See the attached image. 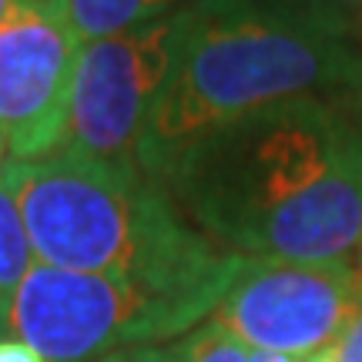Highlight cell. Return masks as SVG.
Segmentation results:
<instances>
[{
  "label": "cell",
  "instance_id": "6da1fadb",
  "mask_svg": "<svg viewBox=\"0 0 362 362\" xmlns=\"http://www.w3.org/2000/svg\"><path fill=\"white\" fill-rule=\"evenodd\" d=\"M161 185L242 259L346 262L362 238V124L332 98L272 104L188 144Z\"/></svg>",
  "mask_w": 362,
  "mask_h": 362
},
{
  "label": "cell",
  "instance_id": "7a4b0ae2",
  "mask_svg": "<svg viewBox=\"0 0 362 362\" xmlns=\"http://www.w3.org/2000/svg\"><path fill=\"white\" fill-rule=\"evenodd\" d=\"M359 84L356 27L332 13L302 0H194L181 11L141 168L161 181L171 161L208 131L272 104L356 94Z\"/></svg>",
  "mask_w": 362,
  "mask_h": 362
},
{
  "label": "cell",
  "instance_id": "3957f363",
  "mask_svg": "<svg viewBox=\"0 0 362 362\" xmlns=\"http://www.w3.org/2000/svg\"><path fill=\"white\" fill-rule=\"evenodd\" d=\"M4 178L40 265L178 285L235 279L245 262L198 232L168 188L144 171L54 151L7 161Z\"/></svg>",
  "mask_w": 362,
  "mask_h": 362
},
{
  "label": "cell",
  "instance_id": "277c9868",
  "mask_svg": "<svg viewBox=\"0 0 362 362\" xmlns=\"http://www.w3.org/2000/svg\"><path fill=\"white\" fill-rule=\"evenodd\" d=\"M232 282L161 285L34 262L13 298L7 336L27 342L44 362H98L188 336L215 315Z\"/></svg>",
  "mask_w": 362,
  "mask_h": 362
},
{
  "label": "cell",
  "instance_id": "5b68a950",
  "mask_svg": "<svg viewBox=\"0 0 362 362\" xmlns=\"http://www.w3.org/2000/svg\"><path fill=\"white\" fill-rule=\"evenodd\" d=\"M178 30L181 11L81 47L61 151L144 171L141 144L168 84Z\"/></svg>",
  "mask_w": 362,
  "mask_h": 362
},
{
  "label": "cell",
  "instance_id": "8992f818",
  "mask_svg": "<svg viewBox=\"0 0 362 362\" xmlns=\"http://www.w3.org/2000/svg\"><path fill=\"white\" fill-rule=\"evenodd\" d=\"M362 292V272L346 262H275L245 259L215 309L248 349L305 359L332 349Z\"/></svg>",
  "mask_w": 362,
  "mask_h": 362
},
{
  "label": "cell",
  "instance_id": "52a82bcc",
  "mask_svg": "<svg viewBox=\"0 0 362 362\" xmlns=\"http://www.w3.org/2000/svg\"><path fill=\"white\" fill-rule=\"evenodd\" d=\"M81 47L71 0H24L0 27V128L11 161H37L64 148Z\"/></svg>",
  "mask_w": 362,
  "mask_h": 362
},
{
  "label": "cell",
  "instance_id": "ba28073f",
  "mask_svg": "<svg viewBox=\"0 0 362 362\" xmlns=\"http://www.w3.org/2000/svg\"><path fill=\"white\" fill-rule=\"evenodd\" d=\"M34 245L27 225L21 218V208L13 198L7 178L0 175V336H7L13 298L24 285L27 272L34 269Z\"/></svg>",
  "mask_w": 362,
  "mask_h": 362
},
{
  "label": "cell",
  "instance_id": "9c48e42d",
  "mask_svg": "<svg viewBox=\"0 0 362 362\" xmlns=\"http://www.w3.org/2000/svg\"><path fill=\"white\" fill-rule=\"evenodd\" d=\"M192 4L194 0H71V24L81 44H88V40L178 13Z\"/></svg>",
  "mask_w": 362,
  "mask_h": 362
},
{
  "label": "cell",
  "instance_id": "30bf717a",
  "mask_svg": "<svg viewBox=\"0 0 362 362\" xmlns=\"http://www.w3.org/2000/svg\"><path fill=\"white\" fill-rule=\"evenodd\" d=\"M248 346L242 339H235L228 329L215 319H205L194 325L188 336L171 342L175 362H248Z\"/></svg>",
  "mask_w": 362,
  "mask_h": 362
},
{
  "label": "cell",
  "instance_id": "8fae6325",
  "mask_svg": "<svg viewBox=\"0 0 362 362\" xmlns=\"http://www.w3.org/2000/svg\"><path fill=\"white\" fill-rule=\"evenodd\" d=\"M332 356H336V362H362V292L349 315V322L342 329V336L332 346Z\"/></svg>",
  "mask_w": 362,
  "mask_h": 362
},
{
  "label": "cell",
  "instance_id": "7c38bea8",
  "mask_svg": "<svg viewBox=\"0 0 362 362\" xmlns=\"http://www.w3.org/2000/svg\"><path fill=\"white\" fill-rule=\"evenodd\" d=\"M302 4L332 13V17H339V21L352 24L356 30H359V24H362V0H302Z\"/></svg>",
  "mask_w": 362,
  "mask_h": 362
},
{
  "label": "cell",
  "instance_id": "4fadbf2b",
  "mask_svg": "<svg viewBox=\"0 0 362 362\" xmlns=\"http://www.w3.org/2000/svg\"><path fill=\"white\" fill-rule=\"evenodd\" d=\"M98 362H175V356H171V346H141V349L111 352Z\"/></svg>",
  "mask_w": 362,
  "mask_h": 362
},
{
  "label": "cell",
  "instance_id": "5bb4252c",
  "mask_svg": "<svg viewBox=\"0 0 362 362\" xmlns=\"http://www.w3.org/2000/svg\"><path fill=\"white\" fill-rule=\"evenodd\" d=\"M0 362H44L40 352H34L27 342L13 336H0Z\"/></svg>",
  "mask_w": 362,
  "mask_h": 362
},
{
  "label": "cell",
  "instance_id": "9a60e30c",
  "mask_svg": "<svg viewBox=\"0 0 362 362\" xmlns=\"http://www.w3.org/2000/svg\"><path fill=\"white\" fill-rule=\"evenodd\" d=\"M21 4H24V0H0V27H4L13 13H17V7H21Z\"/></svg>",
  "mask_w": 362,
  "mask_h": 362
},
{
  "label": "cell",
  "instance_id": "2e32d148",
  "mask_svg": "<svg viewBox=\"0 0 362 362\" xmlns=\"http://www.w3.org/2000/svg\"><path fill=\"white\" fill-rule=\"evenodd\" d=\"M248 362H296V359H288V356H275V352H248Z\"/></svg>",
  "mask_w": 362,
  "mask_h": 362
},
{
  "label": "cell",
  "instance_id": "e0dca14e",
  "mask_svg": "<svg viewBox=\"0 0 362 362\" xmlns=\"http://www.w3.org/2000/svg\"><path fill=\"white\" fill-rule=\"evenodd\" d=\"M7 155H11V144H7V134H4V128H0V175H4V168H7Z\"/></svg>",
  "mask_w": 362,
  "mask_h": 362
},
{
  "label": "cell",
  "instance_id": "ac0fdd59",
  "mask_svg": "<svg viewBox=\"0 0 362 362\" xmlns=\"http://www.w3.org/2000/svg\"><path fill=\"white\" fill-rule=\"evenodd\" d=\"M296 362H336V356H332V349H322L315 356H305V359H296Z\"/></svg>",
  "mask_w": 362,
  "mask_h": 362
},
{
  "label": "cell",
  "instance_id": "d6986e66",
  "mask_svg": "<svg viewBox=\"0 0 362 362\" xmlns=\"http://www.w3.org/2000/svg\"><path fill=\"white\" fill-rule=\"evenodd\" d=\"M356 101H359V115L356 117H359V124H362V84H359V90H356Z\"/></svg>",
  "mask_w": 362,
  "mask_h": 362
},
{
  "label": "cell",
  "instance_id": "ffe728a7",
  "mask_svg": "<svg viewBox=\"0 0 362 362\" xmlns=\"http://www.w3.org/2000/svg\"><path fill=\"white\" fill-rule=\"evenodd\" d=\"M359 272H362V238H359Z\"/></svg>",
  "mask_w": 362,
  "mask_h": 362
}]
</instances>
